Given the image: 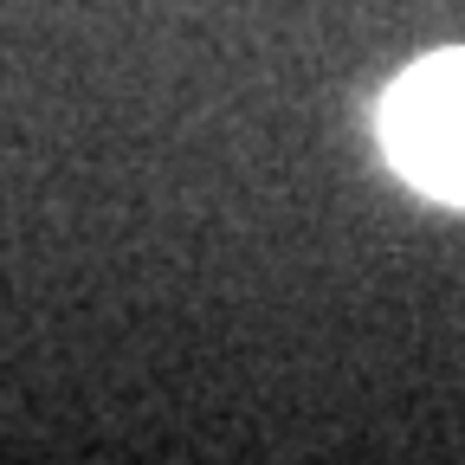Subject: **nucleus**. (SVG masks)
<instances>
[{
  "label": "nucleus",
  "instance_id": "f257e3e1",
  "mask_svg": "<svg viewBox=\"0 0 465 465\" xmlns=\"http://www.w3.org/2000/svg\"><path fill=\"white\" fill-rule=\"evenodd\" d=\"M381 143L414 188L465 207V52L427 58L381 97Z\"/></svg>",
  "mask_w": 465,
  "mask_h": 465
}]
</instances>
